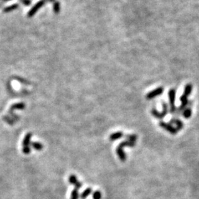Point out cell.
Wrapping results in <instances>:
<instances>
[{
	"mask_svg": "<svg viewBox=\"0 0 199 199\" xmlns=\"http://www.w3.org/2000/svg\"><path fill=\"white\" fill-rule=\"evenodd\" d=\"M192 84H191V83H188V84H187L184 87V95L188 97L190 95L191 93H192Z\"/></svg>",
	"mask_w": 199,
	"mask_h": 199,
	"instance_id": "obj_14",
	"label": "cell"
},
{
	"mask_svg": "<svg viewBox=\"0 0 199 199\" xmlns=\"http://www.w3.org/2000/svg\"><path fill=\"white\" fill-rule=\"evenodd\" d=\"M170 124H175L176 125V128H177V130L179 131V130H182V129L184 128V123H183L182 121L180 120V119H172L170 120Z\"/></svg>",
	"mask_w": 199,
	"mask_h": 199,
	"instance_id": "obj_9",
	"label": "cell"
},
{
	"mask_svg": "<svg viewBox=\"0 0 199 199\" xmlns=\"http://www.w3.org/2000/svg\"><path fill=\"white\" fill-rule=\"evenodd\" d=\"M45 1H47V2H55V0H45Z\"/></svg>",
	"mask_w": 199,
	"mask_h": 199,
	"instance_id": "obj_25",
	"label": "cell"
},
{
	"mask_svg": "<svg viewBox=\"0 0 199 199\" xmlns=\"http://www.w3.org/2000/svg\"><path fill=\"white\" fill-rule=\"evenodd\" d=\"M101 198H102V193H101L100 191L99 190L95 191L92 195L93 199H101Z\"/></svg>",
	"mask_w": 199,
	"mask_h": 199,
	"instance_id": "obj_21",
	"label": "cell"
},
{
	"mask_svg": "<svg viewBox=\"0 0 199 199\" xmlns=\"http://www.w3.org/2000/svg\"><path fill=\"white\" fill-rule=\"evenodd\" d=\"M18 7H19V5H17V4H14V5H10L8 7H5V8L3 10V12H5V13H9V12H11L14 11V10H16Z\"/></svg>",
	"mask_w": 199,
	"mask_h": 199,
	"instance_id": "obj_17",
	"label": "cell"
},
{
	"mask_svg": "<svg viewBox=\"0 0 199 199\" xmlns=\"http://www.w3.org/2000/svg\"><path fill=\"white\" fill-rule=\"evenodd\" d=\"M45 3V0H40L39 2H38L35 4V5L33 6V7H32L30 11L28 12V17H32L35 14V13L39 11V10L41 8L42 6L44 5Z\"/></svg>",
	"mask_w": 199,
	"mask_h": 199,
	"instance_id": "obj_5",
	"label": "cell"
},
{
	"mask_svg": "<svg viewBox=\"0 0 199 199\" xmlns=\"http://www.w3.org/2000/svg\"><path fill=\"white\" fill-rule=\"evenodd\" d=\"M69 182L71 184L74 185L75 189H77V190H79V189L81 188V187H82V184L77 180V177L75 176V175H70V176H69Z\"/></svg>",
	"mask_w": 199,
	"mask_h": 199,
	"instance_id": "obj_6",
	"label": "cell"
},
{
	"mask_svg": "<svg viewBox=\"0 0 199 199\" xmlns=\"http://www.w3.org/2000/svg\"><path fill=\"white\" fill-rule=\"evenodd\" d=\"M80 198V195H79V192L78 190L77 189H74L71 192V198L70 199H78Z\"/></svg>",
	"mask_w": 199,
	"mask_h": 199,
	"instance_id": "obj_20",
	"label": "cell"
},
{
	"mask_svg": "<svg viewBox=\"0 0 199 199\" xmlns=\"http://www.w3.org/2000/svg\"><path fill=\"white\" fill-rule=\"evenodd\" d=\"M116 152H117V156H118L119 159H120L121 162H125V160H126V154H125V152L124 151V150H123V148H120L119 146H117V148L116 149Z\"/></svg>",
	"mask_w": 199,
	"mask_h": 199,
	"instance_id": "obj_8",
	"label": "cell"
},
{
	"mask_svg": "<svg viewBox=\"0 0 199 199\" xmlns=\"http://www.w3.org/2000/svg\"><path fill=\"white\" fill-rule=\"evenodd\" d=\"M20 2L25 5H30L31 4L30 0H20Z\"/></svg>",
	"mask_w": 199,
	"mask_h": 199,
	"instance_id": "obj_24",
	"label": "cell"
},
{
	"mask_svg": "<svg viewBox=\"0 0 199 199\" xmlns=\"http://www.w3.org/2000/svg\"><path fill=\"white\" fill-rule=\"evenodd\" d=\"M25 107V104L23 103H16V104L13 105L11 106V110H10V112H13V110H17V109H24Z\"/></svg>",
	"mask_w": 199,
	"mask_h": 199,
	"instance_id": "obj_12",
	"label": "cell"
},
{
	"mask_svg": "<svg viewBox=\"0 0 199 199\" xmlns=\"http://www.w3.org/2000/svg\"><path fill=\"white\" fill-rule=\"evenodd\" d=\"M180 100H181V102H182V104H181L180 107L178 108V111H184V109H186L187 105L189 103H190V101H189L188 97L187 96H185V95H182V96H181Z\"/></svg>",
	"mask_w": 199,
	"mask_h": 199,
	"instance_id": "obj_7",
	"label": "cell"
},
{
	"mask_svg": "<svg viewBox=\"0 0 199 199\" xmlns=\"http://www.w3.org/2000/svg\"><path fill=\"white\" fill-rule=\"evenodd\" d=\"M60 11H61V5H60L59 2L55 1L53 5V11L55 14H58Z\"/></svg>",
	"mask_w": 199,
	"mask_h": 199,
	"instance_id": "obj_18",
	"label": "cell"
},
{
	"mask_svg": "<svg viewBox=\"0 0 199 199\" xmlns=\"http://www.w3.org/2000/svg\"><path fill=\"white\" fill-rule=\"evenodd\" d=\"M164 91V88L163 87H158V88L155 89L154 90L150 91L146 95V99L147 100H152L155 98V97L159 96L160 95H162Z\"/></svg>",
	"mask_w": 199,
	"mask_h": 199,
	"instance_id": "obj_4",
	"label": "cell"
},
{
	"mask_svg": "<svg viewBox=\"0 0 199 199\" xmlns=\"http://www.w3.org/2000/svg\"><path fill=\"white\" fill-rule=\"evenodd\" d=\"M123 137V133L121 131H117V132L113 133L109 136V140L110 141H115L117 139H121Z\"/></svg>",
	"mask_w": 199,
	"mask_h": 199,
	"instance_id": "obj_10",
	"label": "cell"
},
{
	"mask_svg": "<svg viewBox=\"0 0 199 199\" xmlns=\"http://www.w3.org/2000/svg\"><path fill=\"white\" fill-rule=\"evenodd\" d=\"M169 102H170V111L171 114H174L176 111V107L175 106V100H176V90L175 89H170L168 93Z\"/></svg>",
	"mask_w": 199,
	"mask_h": 199,
	"instance_id": "obj_2",
	"label": "cell"
},
{
	"mask_svg": "<svg viewBox=\"0 0 199 199\" xmlns=\"http://www.w3.org/2000/svg\"><path fill=\"white\" fill-rule=\"evenodd\" d=\"M127 139H128L127 140H129V141H131V142H135L137 139V136L135 134H130V135H128V136H127Z\"/></svg>",
	"mask_w": 199,
	"mask_h": 199,
	"instance_id": "obj_22",
	"label": "cell"
},
{
	"mask_svg": "<svg viewBox=\"0 0 199 199\" xmlns=\"http://www.w3.org/2000/svg\"><path fill=\"white\" fill-rule=\"evenodd\" d=\"M31 138H32V134L28 133L25 135V138L22 141V145L23 147H27L29 146L30 144H31Z\"/></svg>",
	"mask_w": 199,
	"mask_h": 199,
	"instance_id": "obj_11",
	"label": "cell"
},
{
	"mask_svg": "<svg viewBox=\"0 0 199 199\" xmlns=\"http://www.w3.org/2000/svg\"><path fill=\"white\" fill-rule=\"evenodd\" d=\"M22 152H23L25 154H29L31 152L30 147H29V146H27V147H23Z\"/></svg>",
	"mask_w": 199,
	"mask_h": 199,
	"instance_id": "obj_23",
	"label": "cell"
},
{
	"mask_svg": "<svg viewBox=\"0 0 199 199\" xmlns=\"http://www.w3.org/2000/svg\"><path fill=\"white\" fill-rule=\"evenodd\" d=\"M91 192H92V189H91V187L86 188L84 191H83L82 193L81 194L80 198H81V199H86L87 198V197L89 196V195L91 193Z\"/></svg>",
	"mask_w": 199,
	"mask_h": 199,
	"instance_id": "obj_15",
	"label": "cell"
},
{
	"mask_svg": "<svg viewBox=\"0 0 199 199\" xmlns=\"http://www.w3.org/2000/svg\"><path fill=\"white\" fill-rule=\"evenodd\" d=\"M191 115H192V110H191V109L190 108V107L186 108L184 110V111H183V116H184L186 119L190 118V117H191Z\"/></svg>",
	"mask_w": 199,
	"mask_h": 199,
	"instance_id": "obj_19",
	"label": "cell"
},
{
	"mask_svg": "<svg viewBox=\"0 0 199 199\" xmlns=\"http://www.w3.org/2000/svg\"><path fill=\"white\" fill-rule=\"evenodd\" d=\"M1 1H2V2H7V1H10V0H1Z\"/></svg>",
	"mask_w": 199,
	"mask_h": 199,
	"instance_id": "obj_26",
	"label": "cell"
},
{
	"mask_svg": "<svg viewBox=\"0 0 199 199\" xmlns=\"http://www.w3.org/2000/svg\"><path fill=\"white\" fill-rule=\"evenodd\" d=\"M118 146L120 147V148H125V147H134L135 146V142H131L129 140H125L123 141L122 142L119 143V145Z\"/></svg>",
	"mask_w": 199,
	"mask_h": 199,
	"instance_id": "obj_13",
	"label": "cell"
},
{
	"mask_svg": "<svg viewBox=\"0 0 199 199\" xmlns=\"http://www.w3.org/2000/svg\"><path fill=\"white\" fill-rule=\"evenodd\" d=\"M159 126H160L161 128H162L163 129H164V130H166L168 133H170L171 134H174V135L177 134V133H178V131L177 130V128H174L170 123H167L165 122H162V121L159 123Z\"/></svg>",
	"mask_w": 199,
	"mask_h": 199,
	"instance_id": "obj_3",
	"label": "cell"
},
{
	"mask_svg": "<svg viewBox=\"0 0 199 199\" xmlns=\"http://www.w3.org/2000/svg\"><path fill=\"white\" fill-rule=\"evenodd\" d=\"M162 109L163 110L162 112H159L156 109H153L152 111H151V114L154 117H156L157 119H163L164 117L168 114V106L167 103H165L164 102H162Z\"/></svg>",
	"mask_w": 199,
	"mask_h": 199,
	"instance_id": "obj_1",
	"label": "cell"
},
{
	"mask_svg": "<svg viewBox=\"0 0 199 199\" xmlns=\"http://www.w3.org/2000/svg\"><path fill=\"white\" fill-rule=\"evenodd\" d=\"M31 145L35 150H41L44 148V145L42 143L39 142H31Z\"/></svg>",
	"mask_w": 199,
	"mask_h": 199,
	"instance_id": "obj_16",
	"label": "cell"
}]
</instances>
